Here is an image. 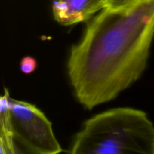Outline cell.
Instances as JSON below:
<instances>
[{
  "label": "cell",
  "instance_id": "1",
  "mask_svg": "<svg viewBox=\"0 0 154 154\" xmlns=\"http://www.w3.org/2000/svg\"><path fill=\"white\" fill-rule=\"evenodd\" d=\"M153 37L154 0L101 11L72 47L68 60L78 102L92 110L135 83L145 69Z\"/></svg>",
  "mask_w": 154,
  "mask_h": 154
},
{
  "label": "cell",
  "instance_id": "2",
  "mask_svg": "<svg viewBox=\"0 0 154 154\" xmlns=\"http://www.w3.org/2000/svg\"><path fill=\"white\" fill-rule=\"evenodd\" d=\"M69 154H154V125L141 110L104 111L84 123Z\"/></svg>",
  "mask_w": 154,
  "mask_h": 154
},
{
  "label": "cell",
  "instance_id": "3",
  "mask_svg": "<svg viewBox=\"0 0 154 154\" xmlns=\"http://www.w3.org/2000/svg\"><path fill=\"white\" fill-rule=\"evenodd\" d=\"M10 108L12 133L42 153L59 154L63 151L52 124L37 107L11 99Z\"/></svg>",
  "mask_w": 154,
  "mask_h": 154
},
{
  "label": "cell",
  "instance_id": "4",
  "mask_svg": "<svg viewBox=\"0 0 154 154\" xmlns=\"http://www.w3.org/2000/svg\"><path fill=\"white\" fill-rule=\"evenodd\" d=\"M105 8V0H55L53 14L59 23L69 26L87 20Z\"/></svg>",
  "mask_w": 154,
  "mask_h": 154
},
{
  "label": "cell",
  "instance_id": "5",
  "mask_svg": "<svg viewBox=\"0 0 154 154\" xmlns=\"http://www.w3.org/2000/svg\"><path fill=\"white\" fill-rule=\"evenodd\" d=\"M10 105L11 98L8 90L5 89V93L0 98V125L1 129L11 131Z\"/></svg>",
  "mask_w": 154,
  "mask_h": 154
},
{
  "label": "cell",
  "instance_id": "6",
  "mask_svg": "<svg viewBox=\"0 0 154 154\" xmlns=\"http://www.w3.org/2000/svg\"><path fill=\"white\" fill-rule=\"evenodd\" d=\"M12 142H13L14 154H46L32 147L13 133H12Z\"/></svg>",
  "mask_w": 154,
  "mask_h": 154
},
{
  "label": "cell",
  "instance_id": "7",
  "mask_svg": "<svg viewBox=\"0 0 154 154\" xmlns=\"http://www.w3.org/2000/svg\"><path fill=\"white\" fill-rule=\"evenodd\" d=\"M0 153L1 154H14L12 132L1 129L0 132Z\"/></svg>",
  "mask_w": 154,
  "mask_h": 154
},
{
  "label": "cell",
  "instance_id": "8",
  "mask_svg": "<svg viewBox=\"0 0 154 154\" xmlns=\"http://www.w3.org/2000/svg\"><path fill=\"white\" fill-rule=\"evenodd\" d=\"M38 67V63L35 58L30 56L24 57L20 63V68L23 73L29 75L34 72Z\"/></svg>",
  "mask_w": 154,
  "mask_h": 154
},
{
  "label": "cell",
  "instance_id": "9",
  "mask_svg": "<svg viewBox=\"0 0 154 154\" xmlns=\"http://www.w3.org/2000/svg\"><path fill=\"white\" fill-rule=\"evenodd\" d=\"M105 8L109 9H120L128 7L140 0H105Z\"/></svg>",
  "mask_w": 154,
  "mask_h": 154
}]
</instances>
